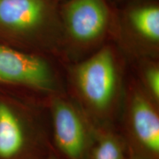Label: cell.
Wrapping results in <instances>:
<instances>
[{
    "label": "cell",
    "mask_w": 159,
    "mask_h": 159,
    "mask_svg": "<svg viewBox=\"0 0 159 159\" xmlns=\"http://www.w3.org/2000/svg\"><path fill=\"white\" fill-rule=\"evenodd\" d=\"M62 62L85 59L112 41L114 7L108 0H63Z\"/></svg>",
    "instance_id": "obj_3"
},
{
    "label": "cell",
    "mask_w": 159,
    "mask_h": 159,
    "mask_svg": "<svg viewBox=\"0 0 159 159\" xmlns=\"http://www.w3.org/2000/svg\"><path fill=\"white\" fill-rule=\"evenodd\" d=\"M127 159H141L139 158L138 156H136V155H134L133 152H131L130 151L128 150V158Z\"/></svg>",
    "instance_id": "obj_13"
},
{
    "label": "cell",
    "mask_w": 159,
    "mask_h": 159,
    "mask_svg": "<svg viewBox=\"0 0 159 159\" xmlns=\"http://www.w3.org/2000/svg\"><path fill=\"white\" fill-rule=\"evenodd\" d=\"M50 111L55 152L61 159H88L95 129L66 93L53 96L46 105Z\"/></svg>",
    "instance_id": "obj_7"
},
{
    "label": "cell",
    "mask_w": 159,
    "mask_h": 159,
    "mask_svg": "<svg viewBox=\"0 0 159 159\" xmlns=\"http://www.w3.org/2000/svg\"><path fill=\"white\" fill-rule=\"evenodd\" d=\"M158 106L139 84L128 66L121 108L122 136L128 150L141 159L159 158Z\"/></svg>",
    "instance_id": "obj_6"
},
{
    "label": "cell",
    "mask_w": 159,
    "mask_h": 159,
    "mask_svg": "<svg viewBox=\"0 0 159 159\" xmlns=\"http://www.w3.org/2000/svg\"><path fill=\"white\" fill-rule=\"evenodd\" d=\"M43 159H61L60 158V156L57 155L55 152H51L47 155V156H45Z\"/></svg>",
    "instance_id": "obj_11"
},
{
    "label": "cell",
    "mask_w": 159,
    "mask_h": 159,
    "mask_svg": "<svg viewBox=\"0 0 159 159\" xmlns=\"http://www.w3.org/2000/svg\"><path fill=\"white\" fill-rule=\"evenodd\" d=\"M27 142L22 123L14 110L0 101V159H13L21 154Z\"/></svg>",
    "instance_id": "obj_8"
},
{
    "label": "cell",
    "mask_w": 159,
    "mask_h": 159,
    "mask_svg": "<svg viewBox=\"0 0 159 159\" xmlns=\"http://www.w3.org/2000/svg\"><path fill=\"white\" fill-rule=\"evenodd\" d=\"M108 1L110 2V4L113 7H115L119 5H121V4H122L123 2H125L128 1V0H108Z\"/></svg>",
    "instance_id": "obj_12"
},
{
    "label": "cell",
    "mask_w": 159,
    "mask_h": 159,
    "mask_svg": "<svg viewBox=\"0 0 159 159\" xmlns=\"http://www.w3.org/2000/svg\"><path fill=\"white\" fill-rule=\"evenodd\" d=\"M112 41L126 59L159 58V0H128L115 7Z\"/></svg>",
    "instance_id": "obj_5"
},
{
    "label": "cell",
    "mask_w": 159,
    "mask_h": 159,
    "mask_svg": "<svg viewBox=\"0 0 159 159\" xmlns=\"http://www.w3.org/2000/svg\"><path fill=\"white\" fill-rule=\"evenodd\" d=\"M128 148L114 128H97L88 159H127Z\"/></svg>",
    "instance_id": "obj_9"
},
{
    "label": "cell",
    "mask_w": 159,
    "mask_h": 159,
    "mask_svg": "<svg viewBox=\"0 0 159 159\" xmlns=\"http://www.w3.org/2000/svg\"><path fill=\"white\" fill-rule=\"evenodd\" d=\"M55 1H56V2H61V1H63V0H55Z\"/></svg>",
    "instance_id": "obj_14"
},
{
    "label": "cell",
    "mask_w": 159,
    "mask_h": 159,
    "mask_svg": "<svg viewBox=\"0 0 159 159\" xmlns=\"http://www.w3.org/2000/svg\"><path fill=\"white\" fill-rule=\"evenodd\" d=\"M0 41L62 62L59 2L55 0H0Z\"/></svg>",
    "instance_id": "obj_2"
},
{
    "label": "cell",
    "mask_w": 159,
    "mask_h": 159,
    "mask_svg": "<svg viewBox=\"0 0 159 159\" xmlns=\"http://www.w3.org/2000/svg\"><path fill=\"white\" fill-rule=\"evenodd\" d=\"M66 93L95 128H114L121 111L128 63L113 42L85 59L64 64Z\"/></svg>",
    "instance_id": "obj_1"
},
{
    "label": "cell",
    "mask_w": 159,
    "mask_h": 159,
    "mask_svg": "<svg viewBox=\"0 0 159 159\" xmlns=\"http://www.w3.org/2000/svg\"><path fill=\"white\" fill-rule=\"evenodd\" d=\"M0 84L22 89L46 106L53 96L66 93L64 63L0 41Z\"/></svg>",
    "instance_id": "obj_4"
},
{
    "label": "cell",
    "mask_w": 159,
    "mask_h": 159,
    "mask_svg": "<svg viewBox=\"0 0 159 159\" xmlns=\"http://www.w3.org/2000/svg\"><path fill=\"white\" fill-rule=\"evenodd\" d=\"M126 60L129 70L139 84L159 104V58L139 57Z\"/></svg>",
    "instance_id": "obj_10"
}]
</instances>
